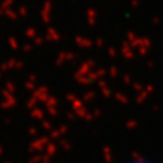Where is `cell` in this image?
<instances>
[{
    "mask_svg": "<svg viewBox=\"0 0 163 163\" xmlns=\"http://www.w3.org/2000/svg\"><path fill=\"white\" fill-rule=\"evenodd\" d=\"M122 163H157V162H155L152 159H147V158H139V157H137V158L126 159Z\"/></svg>",
    "mask_w": 163,
    "mask_h": 163,
    "instance_id": "6da1fadb",
    "label": "cell"
}]
</instances>
